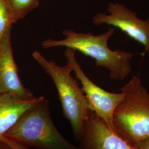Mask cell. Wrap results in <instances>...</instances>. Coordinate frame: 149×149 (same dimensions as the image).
I'll use <instances>...</instances> for the list:
<instances>
[{
	"label": "cell",
	"instance_id": "6da1fadb",
	"mask_svg": "<svg viewBox=\"0 0 149 149\" xmlns=\"http://www.w3.org/2000/svg\"><path fill=\"white\" fill-rule=\"evenodd\" d=\"M115 32L114 27L97 36L92 33L64 29L63 34L65 39L59 40L48 39L43 40L42 46L44 49L64 47L79 51L94 59L96 66L108 70L111 79L123 81L132 72L130 61L134 54L126 51L113 50L109 48L108 40Z\"/></svg>",
	"mask_w": 149,
	"mask_h": 149
},
{
	"label": "cell",
	"instance_id": "7a4b0ae2",
	"mask_svg": "<svg viewBox=\"0 0 149 149\" xmlns=\"http://www.w3.org/2000/svg\"><path fill=\"white\" fill-rule=\"evenodd\" d=\"M120 91L124 97L113 114L118 134L132 145L149 138V93L141 79L134 76Z\"/></svg>",
	"mask_w": 149,
	"mask_h": 149
},
{
	"label": "cell",
	"instance_id": "3957f363",
	"mask_svg": "<svg viewBox=\"0 0 149 149\" xmlns=\"http://www.w3.org/2000/svg\"><path fill=\"white\" fill-rule=\"evenodd\" d=\"M32 56L53 81L64 116L69 121L74 135L80 138L91 111L82 88L71 74V66L68 63L59 66L37 51Z\"/></svg>",
	"mask_w": 149,
	"mask_h": 149
},
{
	"label": "cell",
	"instance_id": "277c9868",
	"mask_svg": "<svg viewBox=\"0 0 149 149\" xmlns=\"http://www.w3.org/2000/svg\"><path fill=\"white\" fill-rule=\"evenodd\" d=\"M3 136L38 149H82L71 144L59 133L45 99L26 112Z\"/></svg>",
	"mask_w": 149,
	"mask_h": 149
},
{
	"label": "cell",
	"instance_id": "5b68a950",
	"mask_svg": "<svg viewBox=\"0 0 149 149\" xmlns=\"http://www.w3.org/2000/svg\"><path fill=\"white\" fill-rule=\"evenodd\" d=\"M75 52L74 49L67 48L64 55L67 60V63L71 66L72 72H74L76 79L80 81L91 111L102 119L112 130L117 133L113 123V114L118 105L122 101L124 93L122 92H110L96 85L82 69L75 58Z\"/></svg>",
	"mask_w": 149,
	"mask_h": 149
},
{
	"label": "cell",
	"instance_id": "8992f818",
	"mask_svg": "<svg viewBox=\"0 0 149 149\" xmlns=\"http://www.w3.org/2000/svg\"><path fill=\"white\" fill-rule=\"evenodd\" d=\"M107 11L108 14L98 13L93 16V24H107L117 28L141 44L145 52L149 54V19L139 18L136 12L118 3L110 2Z\"/></svg>",
	"mask_w": 149,
	"mask_h": 149
},
{
	"label": "cell",
	"instance_id": "52a82bcc",
	"mask_svg": "<svg viewBox=\"0 0 149 149\" xmlns=\"http://www.w3.org/2000/svg\"><path fill=\"white\" fill-rule=\"evenodd\" d=\"M10 28L0 42V93H7L22 100L35 97L23 85L13 56Z\"/></svg>",
	"mask_w": 149,
	"mask_h": 149
},
{
	"label": "cell",
	"instance_id": "ba28073f",
	"mask_svg": "<svg viewBox=\"0 0 149 149\" xmlns=\"http://www.w3.org/2000/svg\"><path fill=\"white\" fill-rule=\"evenodd\" d=\"M80 138L82 140V149H134L132 144L112 130L92 111Z\"/></svg>",
	"mask_w": 149,
	"mask_h": 149
},
{
	"label": "cell",
	"instance_id": "9c48e42d",
	"mask_svg": "<svg viewBox=\"0 0 149 149\" xmlns=\"http://www.w3.org/2000/svg\"><path fill=\"white\" fill-rule=\"evenodd\" d=\"M41 96L22 100L7 93H0V138L16 124L23 115L44 100Z\"/></svg>",
	"mask_w": 149,
	"mask_h": 149
},
{
	"label": "cell",
	"instance_id": "30bf717a",
	"mask_svg": "<svg viewBox=\"0 0 149 149\" xmlns=\"http://www.w3.org/2000/svg\"><path fill=\"white\" fill-rule=\"evenodd\" d=\"M15 23L39 6V0H5Z\"/></svg>",
	"mask_w": 149,
	"mask_h": 149
},
{
	"label": "cell",
	"instance_id": "8fae6325",
	"mask_svg": "<svg viewBox=\"0 0 149 149\" xmlns=\"http://www.w3.org/2000/svg\"><path fill=\"white\" fill-rule=\"evenodd\" d=\"M14 23L15 22L5 0H0V42Z\"/></svg>",
	"mask_w": 149,
	"mask_h": 149
},
{
	"label": "cell",
	"instance_id": "7c38bea8",
	"mask_svg": "<svg viewBox=\"0 0 149 149\" xmlns=\"http://www.w3.org/2000/svg\"><path fill=\"white\" fill-rule=\"evenodd\" d=\"M0 141L7 145L12 149H29L27 146L5 136L0 138Z\"/></svg>",
	"mask_w": 149,
	"mask_h": 149
},
{
	"label": "cell",
	"instance_id": "4fadbf2b",
	"mask_svg": "<svg viewBox=\"0 0 149 149\" xmlns=\"http://www.w3.org/2000/svg\"><path fill=\"white\" fill-rule=\"evenodd\" d=\"M132 145L134 149H149V138L144 139Z\"/></svg>",
	"mask_w": 149,
	"mask_h": 149
},
{
	"label": "cell",
	"instance_id": "5bb4252c",
	"mask_svg": "<svg viewBox=\"0 0 149 149\" xmlns=\"http://www.w3.org/2000/svg\"><path fill=\"white\" fill-rule=\"evenodd\" d=\"M1 144H2V149H12L9 146H8L7 145H6L5 144H4L2 142H1Z\"/></svg>",
	"mask_w": 149,
	"mask_h": 149
},
{
	"label": "cell",
	"instance_id": "9a60e30c",
	"mask_svg": "<svg viewBox=\"0 0 149 149\" xmlns=\"http://www.w3.org/2000/svg\"><path fill=\"white\" fill-rule=\"evenodd\" d=\"M0 149H2V144L1 141H0Z\"/></svg>",
	"mask_w": 149,
	"mask_h": 149
}]
</instances>
